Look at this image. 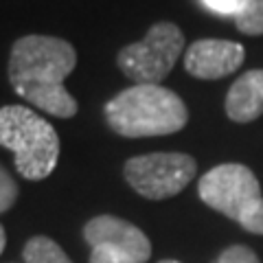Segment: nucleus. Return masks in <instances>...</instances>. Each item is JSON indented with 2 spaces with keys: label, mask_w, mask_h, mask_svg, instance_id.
I'll return each mask as SVG.
<instances>
[{
  "label": "nucleus",
  "mask_w": 263,
  "mask_h": 263,
  "mask_svg": "<svg viewBox=\"0 0 263 263\" xmlns=\"http://www.w3.org/2000/svg\"><path fill=\"white\" fill-rule=\"evenodd\" d=\"M24 263H72L70 257L62 250V246L46 235H35L24 243L22 250Z\"/></svg>",
  "instance_id": "9d476101"
},
{
  "label": "nucleus",
  "mask_w": 263,
  "mask_h": 263,
  "mask_svg": "<svg viewBox=\"0 0 263 263\" xmlns=\"http://www.w3.org/2000/svg\"><path fill=\"white\" fill-rule=\"evenodd\" d=\"M246 60V51L239 42L233 40H215L204 37L195 40L184 51V68L191 77L215 81L228 77L241 68Z\"/></svg>",
  "instance_id": "0eeeda50"
},
{
  "label": "nucleus",
  "mask_w": 263,
  "mask_h": 263,
  "mask_svg": "<svg viewBox=\"0 0 263 263\" xmlns=\"http://www.w3.org/2000/svg\"><path fill=\"white\" fill-rule=\"evenodd\" d=\"M103 114L110 129L125 138L176 134L189 123L182 97L156 84H134L121 90L105 103Z\"/></svg>",
  "instance_id": "f03ea898"
},
{
  "label": "nucleus",
  "mask_w": 263,
  "mask_h": 263,
  "mask_svg": "<svg viewBox=\"0 0 263 263\" xmlns=\"http://www.w3.org/2000/svg\"><path fill=\"white\" fill-rule=\"evenodd\" d=\"M158 263H180V261H176V259H164V261H158Z\"/></svg>",
  "instance_id": "a211bd4d"
},
{
  "label": "nucleus",
  "mask_w": 263,
  "mask_h": 263,
  "mask_svg": "<svg viewBox=\"0 0 263 263\" xmlns=\"http://www.w3.org/2000/svg\"><path fill=\"white\" fill-rule=\"evenodd\" d=\"M0 147L13 152L15 171L31 182L46 180L60 160V136L27 105L0 108Z\"/></svg>",
  "instance_id": "7ed1b4c3"
},
{
  "label": "nucleus",
  "mask_w": 263,
  "mask_h": 263,
  "mask_svg": "<svg viewBox=\"0 0 263 263\" xmlns=\"http://www.w3.org/2000/svg\"><path fill=\"white\" fill-rule=\"evenodd\" d=\"M235 24L243 35H263V0H246L235 15Z\"/></svg>",
  "instance_id": "9b49d317"
},
{
  "label": "nucleus",
  "mask_w": 263,
  "mask_h": 263,
  "mask_svg": "<svg viewBox=\"0 0 263 263\" xmlns=\"http://www.w3.org/2000/svg\"><path fill=\"white\" fill-rule=\"evenodd\" d=\"M226 114L235 123H250L263 114V68L243 72L226 95Z\"/></svg>",
  "instance_id": "1a4fd4ad"
},
{
  "label": "nucleus",
  "mask_w": 263,
  "mask_h": 263,
  "mask_svg": "<svg viewBox=\"0 0 263 263\" xmlns=\"http://www.w3.org/2000/svg\"><path fill=\"white\" fill-rule=\"evenodd\" d=\"M18 200V182L9 174V169L0 162V215L9 211Z\"/></svg>",
  "instance_id": "f8f14e48"
},
{
  "label": "nucleus",
  "mask_w": 263,
  "mask_h": 263,
  "mask_svg": "<svg viewBox=\"0 0 263 263\" xmlns=\"http://www.w3.org/2000/svg\"><path fill=\"white\" fill-rule=\"evenodd\" d=\"M239 224L248 230V233H254V235H263V197L254 204V206L246 213L243 219Z\"/></svg>",
  "instance_id": "2eb2a0df"
},
{
  "label": "nucleus",
  "mask_w": 263,
  "mask_h": 263,
  "mask_svg": "<svg viewBox=\"0 0 263 263\" xmlns=\"http://www.w3.org/2000/svg\"><path fill=\"white\" fill-rule=\"evenodd\" d=\"M217 263H261L259 257L254 254L248 246H230L217 257Z\"/></svg>",
  "instance_id": "ddd939ff"
},
{
  "label": "nucleus",
  "mask_w": 263,
  "mask_h": 263,
  "mask_svg": "<svg viewBox=\"0 0 263 263\" xmlns=\"http://www.w3.org/2000/svg\"><path fill=\"white\" fill-rule=\"evenodd\" d=\"M246 0H202V5L209 11L219 13V15H237L243 7Z\"/></svg>",
  "instance_id": "dca6fc26"
},
{
  "label": "nucleus",
  "mask_w": 263,
  "mask_h": 263,
  "mask_svg": "<svg viewBox=\"0 0 263 263\" xmlns=\"http://www.w3.org/2000/svg\"><path fill=\"white\" fill-rule=\"evenodd\" d=\"M184 33L176 22L162 20L147 29L145 37L123 46L117 55V66L134 84H156L174 70L184 53Z\"/></svg>",
  "instance_id": "20e7f679"
},
{
  "label": "nucleus",
  "mask_w": 263,
  "mask_h": 263,
  "mask_svg": "<svg viewBox=\"0 0 263 263\" xmlns=\"http://www.w3.org/2000/svg\"><path fill=\"white\" fill-rule=\"evenodd\" d=\"M197 162L182 152H154L134 156L125 162L123 176L138 195L147 200H167L178 195L195 178Z\"/></svg>",
  "instance_id": "39448f33"
},
{
  "label": "nucleus",
  "mask_w": 263,
  "mask_h": 263,
  "mask_svg": "<svg viewBox=\"0 0 263 263\" xmlns=\"http://www.w3.org/2000/svg\"><path fill=\"white\" fill-rule=\"evenodd\" d=\"M84 239L90 248L110 246L127 254L136 263H145L152 257V241L141 228L117 215H97L84 226Z\"/></svg>",
  "instance_id": "6e6552de"
},
{
  "label": "nucleus",
  "mask_w": 263,
  "mask_h": 263,
  "mask_svg": "<svg viewBox=\"0 0 263 263\" xmlns=\"http://www.w3.org/2000/svg\"><path fill=\"white\" fill-rule=\"evenodd\" d=\"M77 66V51L68 40L55 35H22L11 44L7 77L24 101L57 119H72L77 99L64 81Z\"/></svg>",
  "instance_id": "f257e3e1"
},
{
  "label": "nucleus",
  "mask_w": 263,
  "mask_h": 263,
  "mask_svg": "<svg viewBox=\"0 0 263 263\" xmlns=\"http://www.w3.org/2000/svg\"><path fill=\"white\" fill-rule=\"evenodd\" d=\"M90 263H136L134 259H129L127 254L119 252L117 248L110 246H97L90 252Z\"/></svg>",
  "instance_id": "4468645a"
},
{
  "label": "nucleus",
  "mask_w": 263,
  "mask_h": 263,
  "mask_svg": "<svg viewBox=\"0 0 263 263\" xmlns=\"http://www.w3.org/2000/svg\"><path fill=\"white\" fill-rule=\"evenodd\" d=\"M197 195L213 211L241 221L246 213L261 200V184L246 164L226 162L209 169L200 178Z\"/></svg>",
  "instance_id": "423d86ee"
},
{
  "label": "nucleus",
  "mask_w": 263,
  "mask_h": 263,
  "mask_svg": "<svg viewBox=\"0 0 263 263\" xmlns=\"http://www.w3.org/2000/svg\"><path fill=\"white\" fill-rule=\"evenodd\" d=\"M5 246H7V233H5V228H3V224H0V254H3V250H5Z\"/></svg>",
  "instance_id": "f3484780"
}]
</instances>
